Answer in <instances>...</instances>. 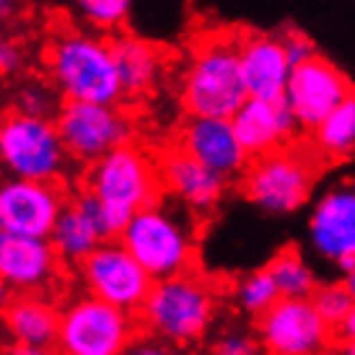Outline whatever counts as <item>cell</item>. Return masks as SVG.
<instances>
[{
    "label": "cell",
    "instance_id": "cell-43",
    "mask_svg": "<svg viewBox=\"0 0 355 355\" xmlns=\"http://www.w3.org/2000/svg\"><path fill=\"white\" fill-rule=\"evenodd\" d=\"M0 236H3V223H0Z\"/></svg>",
    "mask_w": 355,
    "mask_h": 355
},
{
    "label": "cell",
    "instance_id": "cell-26",
    "mask_svg": "<svg viewBox=\"0 0 355 355\" xmlns=\"http://www.w3.org/2000/svg\"><path fill=\"white\" fill-rule=\"evenodd\" d=\"M60 107H62V96L47 78L24 80L16 89V96H13V109H19L24 114H31V117L55 119Z\"/></svg>",
    "mask_w": 355,
    "mask_h": 355
},
{
    "label": "cell",
    "instance_id": "cell-1",
    "mask_svg": "<svg viewBox=\"0 0 355 355\" xmlns=\"http://www.w3.org/2000/svg\"><path fill=\"white\" fill-rule=\"evenodd\" d=\"M44 76L62 101L122 104L112 37L96 29L60 26L44 47Z\"/></svg>",
    "mask_w": 355,
    "mask_h": 355
},
{
    "label": "cell",
    "instance_id": "cell-32",
    "mask_svg": "<svg viewBox=\"0 0 355 355\" xmlns=\"http://www.w3.org/2000/svg\"><path fill=\"white\" fill-rule=\"evenodd\" d=\"M122 355H179V347L168 345L164 340L148 335V332H140Z\"/></svg>",
    "mask_w": 355,
    "mask_h": 355
},
{
    "label": "cell",
    "instance_id": "cell-5",
    "mask_svg": "<svg viewBox=\"0 0 355 355\" xmlns=\"http://www.w3.org/2000/svg\"><path fill=\"white\" fill-rule=\"evenodd\" d=\"M80 187L94 192L101 202L135 216L140 207L164 200L158 158L138 140H130L107 156L80 168Z\"/></svg>",
    "mask_w": 355,
    "mask_h": 355
},
{
    "label": "cell",
    "instance_id": "cell-30",
    "mask_svg": "<svg viewBox=\"0 0 355 355\" xmlns=\"http://www.w3.org/2000/svg\"><path fill=\"white\" fill-rule=\"evenodd\" d=\"M280 40H283L291 68H296V65H301V62H306V60H311L316 55L314 42L309 40L306 34H301V31H286Z\"/></svg>",
    "mask_w": 355,
    "mask_h": 355
},
{
    "label": "cell",
    "instance_id": "cell-34",
    "mask_svg": "<svg viewBox=\"0 0 355 355\" xmlns=\"http://www.w3.org/2000/svg\"><path fill=\"white\" fill-rule=\"evenodd\" d=\"M337 340H340V343L355 340V306H353V311L345 316V322L337 327Z\"/></svg>",
    "mask_w": 355,
    "mask_h": 355
},
{
    "label": "cell",
    "instance_id": "cell-38",
    "mask_svg": "<svg viewBox=\"0 0 355 355\" xmlns=\"http://www.w3.org/2000/svg\"><path fill=\"white\" fill-rule=\"evenodd\" d=\"M343 350H345L347 355H355V340H347V343H343Z\"/></svg>",
    "mask_w": 355,
    "mask_h": 355
},
{
    "label": "cell",
    "instance_id": "cell-10",
    "mask_svg": "<svg viewBox=\"0 0 355 355\" xmlns=\"http://www.w3.org/2000/svg\"><path fill=\"white\" fill-rule=\"evenodd\" d=\"M73 272L78 277L80 291L130 314H138L156 283L119 239L101 241Z\"/></svg>",
    "mask_w": 355,
    "mask_h": 355
},
{
    "label": "cell",
    "instance_id": "cell-41",
    "mask_svg": "<svg viewBox=\"0 0 355 355\" xmlns=\"http://www.w3.org/2000/svg\"><path fill=\"white\" fill-rule=\"evenodd\" d=\"M0 132H3V114H0Z\"/></svg>",
    "mask_w": 355,
    "mask_h": 355
},
{
    "label": "cell",
    "instance_id": "cell-15",
    "mask_svg": "<svg viewBox=\"0 0 355 355\" xmlns=\"http://www.w3.org/2000/svg\"><path fill=\"white\" fill-rule=\"evenodd\" d=\"M68 267L62 265L58 249L50 239L0 236V283L13 293H50L65 277Z\"/></svg>",
    "mask_w": 355,
    "mask_h": 355
},
{
    "label": "cell",
    "instance_id": "cell-7",
    "mask_svg": "<svg viewBox=\"0 0 355 355\" xmlns=\"http://www.w3.org/2000/svg\"><path fill=\"white\" fill-rule=\"evenodd\" d=\"M140 332L138 314L122 311L86 291L60 304L58 350L68 355H122Z\"/></svg>",
    "mask_w": 355,
    "mask_h": 355
},
{
    "label": "cell",
    "instance_id": "cell-33",
    "mask_svg": "<svg viewBox=\"0 0 355 355\" xmlns=\"http://www.w3.org/2000/svg\"><path fill=\"white\" fill-rule=\"evenodd\" d=\"M0 355H47V350H40V347H29V345H21V343H8V345L0 347Z\"/></svg>",
    "mask_w": 355,
    "mask_h": 355
},
{
    "label": "cell",
    "instance_id": "cell-13",
    "mask_svg": "<svg viewBox=\"0 0 355 355\" xmlns=\"http://www.w3.org/2000/svg\"><path fill=\"white\" fill-rule=\"evenodd\" d=\"M355 91L353 80L329 60L314 55L291 70V80L286 89L288 107L293 109L301 130H311L332 114L343 101Z\"/></svg>",
    "mask_w": 355,
    "mask_h": 355
},
{
    "label": "cell",
    "instance_id": "cell-29",
    "mask_svg": "<svg viewBox=\"0 0 355 355\" xmlns=\"http://www.w3.org/2000/svg\"><path fill=\"white\" fill-rule=\"evenodd\" d=\"M210 355H265L257 332L247 329H226L213 340Z\"/></svg>",
    "mask_w": 355,
    "mask_h": 355
},
{
    "label": "cell",
    "instance_id": "cell-17",
    "mask_svg": "<svg viewBox=\"0 0 355 355\" xmlns=\"http://www.w3.org/2000/svg\"><path fill=\"white\" fill-rule=\"evenodd\" d=\"M309 241L335 267L355 257V182H340L316 200L309 218Z\"/></svg>",
    "mask_w": 355,
    "mask_h": 355
},
{
    "label": "cell",
    "instance_id": "cell-4",
    "mask_svg": "<svg viewBox=\"0 0 355 355\" xmlns=\"http://www.w3.org/2000/svg\"><path fill=\"white\" fill-rule=\"evenodd\" d=\"M119 241L153 280L189 272L198 265V236L182 205L158 200L130 218Z\"/></svg>",
    "mask_w": 355,
    "mask_h": 355
},
{
    "label": "cell",
    "instance_id": "cell-18",
    "mask_svg": "<svg viewBox=\"0 0 355 355\" xmlns=\"http://www.w3.org/2000/svg\"><path fill=\"white\" fill-rule=\"evenodd\" d=\"M231 125L236 130L239 143L244 146L249 158H259L272 150L286 148L301 130L286 99L270 101L254 99V96H249L239 107V112L231 117Z\"/></svg>",
    "mask_w": 355,
    "mask_h": 355
},
{
    "label": "cell",
    "instance_id": "cell-23",
    "mask_svg": "<svg viewBox=\"0 0 355 355\" xmlns=\"http://www.w3.org/2000/svg\"><path fill=\"white\" fill-rule=\"evenodd\" d=\"M314 150L329 161L355 156V91L311 130Z\"/></svg>",
    "mask_w": 355,
    "mask_h": 355
},
{
    "label": "cell",
    "instance_id": "cell-2",
    "mask_svg": "<svg viewBox=\"0 0 355 355\" xmlns=\"http://www.w3.org/2000/svg\"><path fill=\"white\" fill-rule=\"evenodd\" d=\"M249 99L239 37L228 31L207 34L192 47L189 62L179 80V104L187 117L231 119Z\"/></svg>",
    "mask_w": 355,
    "mask_h": 355
},
{
    "label": "cell",
    "instance_id": "cell-27",
    "mask_svg": "<svg viewBox=\"0 0 355 355\" xmlns=\"http://www.w3.org/2000/svg\"><path fill=\"white\" fill-rule=\"evenodd\" d=\"M73 6L80 19L89 24V29L109 34L125 26L132 0H73Z\"/></svg>",
    "mask_w": 355,
    "mask_h": 355
},
{
    "label": "cell",
    "instance_id": "cell-20",
    "mask_svg": "<svg viewBox=\"0 0 355 355\" xmlns=\"http://www.w3.org/2000/svg\"><path fill=\"white\" fill-rule=\"evenodd\" d=\"M0 329L8 343L52 350L58 347L60 304L50 293H16L0 309Z\"/></svg>",
    "mask_w": 355,
    "mask_h": 355
},
{
    "label": "cell",
    "instance_id": "cell-40",
    "mask_svg": "<svg viewBox=\"0 0 355 355\" xmlns=\"http://www.w3.org/2000/svg\"><path fill=\"white\" fill-rule=\"evenodd\" d=\"M3 177H6V171H3V164H0V182H3Z\"/></svg>",
    "mask_w": 355,
    "mask_h": 355
},
{
    "label": "cell",
    "instance_id": "cell-8",
    "mask_svg": "<svg viewBox=\"0 0 355 355\" xmlns=\"http://www.w3.org/2000/svg\"><path fill=\"white\" fill-rule=\"evenodd\" d=\"M314 161L301 150H272L267 156L252 158L241 177L244 198L270 216L296 213L314 192Z\"/></svg>",
    "mask_w": 355,
    "mask_h": 355
},
{
    "label": "cell",
    "instance_id": "cell-24",
    "mask_svg": "<svg viewBox=\"0 0 355 355\" xmlns=\"http://www.w3.org/2000/svg\"><path fill=\"white\" fill-rule=\"evenodd\" d=\"M267 270L272 280L280 288V296L283 298H311L314 291L319 288L314 270L306 265V259L301 257L296 247H283L270 262Z\"/></svg>",
    "mask_w": 355,
    "mask_h": 355
},
{
    "label": "cell",
    "instance_id": "cell-21",
    "mask_svg": "<svg viewBox=\"0 0 355 355\" xmlns=\"http://www.w3.org/2000/svg\"><path fill=\"white\" fill-rule=\"evenodd\" d=\"M112 47H114V60H117V73L125 99L146 96L148 91L156 89L166 60L153 42L132 37V34H117V37H112Z\"/></svg>",
    "mask_w": 355,
    "mask_h": 355
},
{
    "label": "cell",
    "instance_id": "cell-42",
    "mask_svg": "<svg viewBox=\"0 0 355 355\" xmlns=\"http://www.w3.org/2000/svg\"><path fill=\"white\" fill-rule=\"evenodd\" d=\"M337 355H347V353H345V350H340V353H337Z\"/></svg>",
    "mask_w": 355,
    "mask_h": 355
},
{
    "label": "cell",
    "instance_id": "cell-39",
    "mask_svg": "<svg viewBox=\"0 0 355 355\" xmlns=\"http://www.w3.org/2000/svg\"><path fill=\"white\" fill-rule=\"evenodd\" d=\"M47 355H68V353H62V350H58V347H52V350H47Z\"/></svg>",
    "mask_w": 355,
    "mask_h": 355
},
{
    "label": "cell",
    "instance_id": "cell-6",
    "mask_svg": "<svg viewBox=\"0 0 355 355\" xmlns=\"http://www.w3.org/2000/svg\"><path fill=\"white\" fill-rule=\"evenodd\" d=\"M0 164L6 177L34 182H70L76 166L62 143L58 122L50 117H31L19 109L3 114Z\"/></svg>",
    "mask_w": 355,
    "mask_h": 355
},
{
    "label": "cell",
    "instance_id": "cell-9",
    "mask_svg": "<svg viewBox=\"0 0 355 355\" xmlns=\"http://www.w3.org/2000/svg\"><path fill=\"white\" fill-rule=\"evenodd\" d=\"M55 122L70 158L80 168L135 140V119L122 104L62 101Z\"/></svg>",
    "mask_w": 355,
    "mask_h": 355
},
{
    "label": "cell",
    "instance_id": "cell-25",
    "mask_svg": "<svg viewBox=\"0 0 355 355\" xmlns=\"http://www.w3.org/2000/svg\"><path fill=\"white\" fill-rule=\"evenodd\" d=\"M280 298H283L280 296V288L272 280L267 267L239 277L236 286H234V301H236L239 311H244L247 316H254V319L259 314H265L267 309L277 304Z\"/></svg>",
    "mask_w": 355,
    "mask_h": 355
},
{
    "label": "cell",
    "instance_id": "cell-16",
    "mask_svg": "<svg viewBox=\"0 0 355 355\" xmlns=\"http://www.w3.org/2000/svg\"><path fill=\"white\" fill-rule=\"evenodd\" d=\"M174 143L228 182L244 177V171L252 164L249 153L239 143L231 119L223 117H187L177 130Z\"/></svg>",
    "mask_w": 355,
    "mask_h": 355
},
{
    "label": "cell",
    "instance_id": "cell-3",
    "mask_svg": "<svg viewBox=\"0 0 355 355\" xmlns=\"http://www.w3.org/2000/svg\"><path fill=\"white\" fill-rule=\"evenodd\" d=\"M216 316L218 291L198 270L156 280L138 309L140 329L174 347L200 343Z\"/></svg>",
    "mask_w": 355,
    "mask_h": 355
},
{
    "label": "cell",
    "instance_id": "cell-11",
    "mask_svg": "<svg viewBox=\"0 0 355 355\" xmlns=\"http://www.w3.org/2000/svg\"><path fill=\"white\" fill-rule=\"evenodd\" d=\"M254 332L265 355H327L337 340L311 298H280L257 316Z\"/></svg>",
    "mask_w": 355,
    "mask_h": 355
},
{
    "label": "cell",
    "instance_id": "cell-22",
    "mask_svg": "<svg viewBox=\"0 0 355 355\" xmlns=\"http://www.w3.org/2000/svg\"><path fill=\"white\" fill-rule=\"evenodd\" d=\"M50 241L52 247L58 249L62 265L68 270H76L101 241H107V236L99 228V223L91 218L89 210L70 198L68 207L62 210L60 220L52 228Z\"/></svg>",
    "mask_w": 355,
    "mask_h": 355
},
{
    "label": "cell",
    "instance_id": "cell-36",
    "mask_svg": "<svg viewBox=\"0 0 355 355\" xmlns=\"http://www.w3.org/2000/svg\"><path fill=\"white\" fill-rule=\"evenodd\" d=\"M13 296H16V293H13V291L6 286V283H0V309H6V306L13 301Z\"/></svg>",
    "mask_w": 355,
    "mask_h": 355
},
{
    "label": "cell",
    "instance_id": "cell-28",
    "mask_svg": "<svg viewBox=\"0 0 355 355\" xmlns=\"http://www.w3.org/2000/svg\"><path fill=\"white\" fill-rule=\"evenodd\" d=\"M311 301H314L319 316H322L335 332H337V327L345 322V316L353 311V306H355L353 293L347 291L343 280H340V283H319Z\"/></svg>",
    "mask_w": 355,
    "mask_h": 355
},
{
    "label": "cell",
    "instance_id": "cell-35",
    "mask_svg": "<svg viewBox=\"0 0 355 355\" xmlns=\"http://www.w3.org/2000/svg\"><path fill=\"white\" fill-rule=\"evenodd\" d=\"M21 8V0H0V21H10Z\"/></svg>",
    "mask_w": 355,
    "mask_h": 355
},
{
    "label": "cell",
    "instance_id": "cell-12",
    "mask_svg": "<svg viewBox=\"0 0 355 355\" xmlns=\"http://www.w3.org/2000/svg\"><path fill=\"white\" fill-rule=\"evenodd\" d=\"M73 187L68 182H34L3 177L0 182V223L6 234L50 239L52 228L68 207Z\"/></svg>",
    "mask_w": 355,
    "mask_h": 355
},
{
    "label": "cell",
    "instance_id": "cell-31",
    "mask_svg": "<svg viewBox=\"0 0 355 355\" xmlns=\"http://www.w3.org/2000/svg\"><path fill=\"white\" fill-rule=\"evenodd\" d=\"M26 62L24 47L10 37H0V78H10L16 76Z\"/></svg>",
    "mask_w": 355,
    "mask_h": 355
},
{
    "label": "cell",
    "instance_id": "cell-37",
    "mask_svg": "<svg viewBox=\"0 0 355 355\" xmlns=\"http://www.w3.org/2000/svg\"><path fill=\"white\" fill-rule=\"evenodd\" d=\"M343 283H345V288L353 293V298H355V270H350V272L343 275Z\"/></svg>",
    "mask_w": 355,
    "mask_h": 355
},
{
    "label": "cell",
    "instance_id": "cell-19",
    "mask_svg": "<svg viewBox=\"0 0 355 355\" xmlns=\"http://www.w3.org/2000/svg\"><path fill=\"white\" fill-rule=\"evenodd\" d=\"M241 73L247 83L249 96L254 99H286L291 62L280 37L272 34H241L239 37Z\"/></svg>",
    "mask_w": 355,
    "mask_h": 355
},
{
    "label": "cell",
    "instance_id": "cell-14",
    "mask_svg": "<svg viewBox=\"0 0 355 355\" xmlns=\"http://www.w3.org/2000/svg\"><path fill=\"white\" fill-rule=\"evenodd\" d=\"M156 158L166 198H171L195 218H207L216 213V207L226 195V177H220L205 164H200L198 158H192L187 150L179 148L177 143L158 150Z\"/></svg>",
    "mask_w": 355,
    "mask_h": 355
}]
</instances>
